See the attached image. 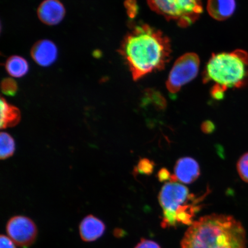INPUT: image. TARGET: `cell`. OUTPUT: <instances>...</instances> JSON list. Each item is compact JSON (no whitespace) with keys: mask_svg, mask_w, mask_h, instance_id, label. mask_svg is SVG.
<instances>
[{"mask_svg":"<svg viewBox=\"0 0 248 248\" xmlns=\"http://www.w3.org/2000/svg\"><path fill=\"white\" fill-rule=\"evenodd\" d=\"M120 53L128 64L133 79L164 69L172 53L168 36L147 24L136 25L122 42Z\"/></svg>","mask_w":248,"mask_h":248,"instance_id":"cell-1","label":"cell"},{"mask_svg":"<svg viewBox=\"0 0 248 248\" xmlns=\"http://www.w3.org/2000/svg\"><path fill=\"white\" fill-rule=\"evenodd\" d=\"M247 243L240 221L231 216L212 214L189 226L181 248H247Z\"/></svg>","mask_w":248,"mask_h":248,"instance_id":"cell-2","label":"cell"},{"mask_svg":"<svg viewBox=\"0 0 248 248\" xmlns=\"http://www.w3.org/2000/svg\"><path fill=\"white\" fill-rule=\"evenodd\" d=\"M248 64V55L244 51L213 54L204 69L203 82L213 83L212 92L225 94L228 89L244 85Z\"/></svg>","mask_w":248,"mask_h":248,"instance_id":"cell-3","label":"cell"},{"mask_svg":"<svg viewBox=\"0 0 248 248\" xmlns=\"http://www.w3.org/2000/svg\"><path fill=\"white\" fill-rule=\"evenodd\" d=\"M147 2L152 10L182 28L191 26L203 10L201 0H147Z\"/></svg>","mask_w":248,"mask_h":248,"instance_id":"cell-4","label":"cell"},{"mask_svg":"<svg viewBox=\"0 0 248 248\" xmlns=\"http://www.w3.org/2000/svg\"><path fill=\"white\" fill-rule=\"evenodd\" d=\"M202 199L189 194L185 186L170 182L164 185L161 190L159 201L163 210L161 226L163 228L176 227V217L188 204Z\"/></svg>","mask_w":248,"mask_h":248,"instance_id":"cell-5","label":"cell"},{"mask_svg":"<svg viewBox=\"0 0 248 248\" xmlns=\"http://www.w3.org/2000/svg\"><path fill=\"white\" fill-rule=\"evenodd\" d=\"M200 67L199 56L194 52H188L179 57L166 81L167 89L170 94H176L183 86L192 81L198 75Z\"/></svg>","mask_w":248,"mask_h":248,"instance_id":"cell-6","label":"cell"},{"mask_svg":"<svg viewBox=\"0 0 248 248\" xmlns=\"http://www.w3.org/2000/svg\"><path fill=\"white\" fill-rule=\"evenodd\" d=\"M8 237L17 246L28 248L35 243L38 236V228L33 220L24 216L11 217L6 225Z\"/></svg>","mask_w":248,"mask_h":248,"instance_id":"cell-7","label":"cell"},{"mask_svg":"<svg viewBox=\"0 0 248 248\" xmlns=\"http://www.w3.org/2000/svg\"><path fill=\"white\" fill-rule=\"evenodd\" d=\"M65 14V8L60 0H45L38 9L39 19L49 26L60 23Z\"/></svg>","mask_w":248,"mask_h":248,"instance_id":"cell-8","label":"cell"},{"mask_svg":"<svg viewBox=\"0 0 248 248\" xmlns=\"http://www.w3.org/2000/svg\"><path fill=\"white\" fill-rule=\"evenodd\" d=\"M31 55L37 64L43 67H47L57 60L58 49L50 40H42L33 46Z\"/></svg>","mask_w":248,"mask_h":248,"instance_id":"cell-9","label":"cell"},{"mask_svg":"<svg viewBox=\"0 0 248 248\" xmlns=\"http://www.w3.org/2000/svg\"><path fill=\"white\" fill-rule=\"evenodd\" d=\"M106 231V225L100 218L88 215L80 222L79 232L82 241L86 243L95 241L100 238Z\"/></svg>","mask_w":248,"mask_h":248,"instance_id":"cell-10","label":"cell"},{"mask_svg":"<svg viewBox=\"0 0 248 248\" xmlns=\"http://www.w3.org/2000/svg\"><path fill=\"white\" fill-rule=\"evenodd\" d=\"M175 177L185 184H191L196 181L200 175V168L197 161L193 158L182 157L175 166Z\"/></svg>","mask_w":248,"mask_h":248,"instance_id":"cell-11","label":"cell"},{"mask_svg":"<svg viewBox=\"0 0 248 248\" xmlns=\"http://www.w3.org/2000/svg\"><path fill=\"white\" fill-rule=\"evenodd\" d=\"M236 8L235 0H208L207 11L211 17L218 21H224L234 14Z\"/></svg>","mask_w":248,"mask_h":248,"instance_id":"cell-12","label":"cell"},{"mask_svg":"<svg viewBox=\"0 0 248 248\" xmlns=\"http://www.w3.org/2000/svg\"><path fill=\"white\" fill-rule=\"evenodd\" d=\"M1 122L0 128L5 129L17 125L20 122L21 113L19 109L14 105L8 103L5 99H1Z\"/></svg>","mask_w":248,"mask_h":248,"instance_id":"cell-13","label":"cell"},{"mask_svg":"<svg viewBox=\"0 0 248 248\" xmlns=\"http://www.w3.org/2000/svg\"><path fill=\"white\" fill-rule=\"evenodd\" d=\"M5 69L11 76L21 78L29 72V64L24 58L20 56H12L6 62Z\"/></svg>","mask_w":248,"mask_h":248,"instance_id":"cell-14","label":"cell"},{"mask_svg":"<svg viewBox=\"0 0 248 248\" xmlns=\"http://www.w3.org/2000/svg\"><path fill=\"white\" fill-rule=\"evenodd\" d=\"M0 157L5 160L13 156L15 151V142L13 138L7 132H1L0 134Z\"/></svg>","mask_w":248,"mask_h":248,"instance_id":"cell-15","label":"cell"},{"mask_svg":"<svg viewBox=\"0 0 248 248\" xmlns=\"http://www.w3.org/2000/svg\"><path fill=\"white\" fill-rule=\"evenodd\" d=\"M237 170L241 179L248 184V152L242 155L238 160Z\"/></svg>","mask_w":248,"mask_h":248,"instance_id":"cell-16","label":"cell"},{"mask_svg":"<svg viewBox=\"0 0 248 248\" xmlns=\"http://www.w3.org/2000/svg\"><path fill=\"white\" fill-rule=\"evenodd\" d=\"M1 91L6 95L14 97L18 91L17 82L11 78H6L1 82Z\"/></svg>","mask_w":248,"mask_h":248,"instance_id":"cell-17","label":"cell"},{"mask_svg":"<svg viewBox=\"0 0 248 248\" xmlns=\"http://www.w3.org/2000/svg\"><path fill=\"white\" fill-rule=\"evenodd\" d=\"M155 164L150 160L144 158L139 161L137 167L138 173L142 175H151L153 172Z\"/></svg>","mask_w":248,"mask_h":248,"instance_id":"cell-18","label":"cell"},{"mask_svg":"<svg viewBox=\"0 0 248 248\" xmlns=\"http://www.w3.org/2000/svg\"><path fill=\"white\" fill-rule=\"evenodd\" d=\"M125 7L130 18H134L137 15L138 7L136 0H126L125 2Z\"/></svg>","mask_w":248,"mask_h":248,"instance_id":"cell-19","label":"cell"},{"mask_svg":"<svg viewBox=\"0 0 248 248\" xmlns=\"http://www.w3.org/2000/svg\"><path fill=\"white\" fill-rule=\"evenodd\" d=\"M135 248H161V247L156 242L144 238L136 245Z\"/></svg>","mask_w":248,"mask_h":248,"instance_id":"cell-20","label":"cell"},{"mask_svg":"<svg viewBox=\"0 0 248 248\" xmlns=\"http://www.w3.org/2000/svg\"><path fill=\"white\" fill-rule=\"evenodd\" d=\"M1 248H16L15 243L7 235L1 234L0 237Z\"/></svg>","mask_w":248,"mask_h":248,"instance_id":"cell-21","label":"cell"},{"mask_svg":"<svg viewBox=\"0 0 248 248\" xmlns=\"http://www.w3.org/2000/svg\"><path fill=\"white\" fill-rule=\"evenodd\" d=\"M201 129L203 133L209 134V133H212L215 131L216 126L210 120H206L202 124Z\"/></svg>","mask_w":248,"mask_h":248,"instance_id":"cell-22","label":"cell"},{"mask_svg":"<svg viewBox=\"0 0 248 248\" xmlns=\"http://www.w3.org/2000/svg\"><path fill=\"white\" fill-rule=\"evenodd\" d=\"M158 179L161 182L167 181H171L172 175L170 174V172L168 170L166 169H161L157 174Z\"/></svg>","mask_w":248,"mask_h":248,"instance_id":"cell-23","label":"cell"}]
</instances>
